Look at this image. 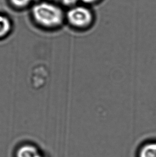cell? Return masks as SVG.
Returning <instances> with one entry per match:
<instances>
[{
  "label": "cell",
  "mask_w": 156,
  "mask_h": 157,
  "mask_svg": "<svg viewBox=\"0 0 156 157\" xmlns=\"http://www.w3.org/2000/svg\"><path fill=\"white\" fill-rule=\"evenodd\" d=\"M139 157H156V142L144 145L140 150Z\"/></svg>",
  "instance_id": "obj_5"
},
{
  "label": "cell",
  "mask_w": 156,
  "mask_h": 157,
  "mask_svg": "<svg viewBox=\"0 0 156 157\" xmlns=\"http://www.w3.org/2000/svg\"><path fill=\"white\" fill-rule=\"evenodd\" d=\"M32 16L38 25L48 30L60 28L66 20V14L61 8L54 4L42 2L32 9Z\"/></svg>",
  "instance_id": "obj_1"
},
{
  "label": "cell",
  "mask_w": 156,
  "mask_h": 157,
  "mask_svg": "<svg viewBox=\"0 0 156 157\" xmlns=\"http://www.w3.org/2000/svg\"><path fill=\"white\" fill-rule=\"evenodd\" d=\"M101 0H80V2H82L83 4L88 6L91 4H95L100 2Z\"/></svg>",
  "instance_id": "obj_8"
},
{
  "label": "cell",
  "mask_w": 156,
  "mask_h": 157,
  "mask_svg": "<svg viewBox=\"0 0 156 157\" xmlns=\"http://www.w3.org/2000/svg\"><path fill=\"white\" fill-rule=\"evenodd\" d=\"M13 25L8 17L0 15V40L5 39L10 34Z\"/></svg>",
  "instance_id": "obj_3"
},
{
  "label": "cell",
  "mask_w": 156,
  "mask_h": 157,
  "mask_svg": "<svg viewBox=\"0 0 156 157\" xmlns=\"http://www.w3.org/2000/svg\"><path fill=\"white\" fill-rule=\"evenodd\" d=\"M66 21L74 29L85 31L93 26L95 16L93 11L86 5H77L68 11Z\"/></svg>",
  "instance_id": "obj_2"
},
{
  "label": "cell",
  "mask_w": 156,
  "mask_h": 157,
  "mask_svg": "<svg viewBox=\"0 0 156 157\" xmlns=\"http://www.w3.org/2000/svg\"><path fill=\"white\" fill-rule=\"evenodd\" d=\"M17 157H42L34 147L25 145L20 147L17 153Z\"/></svg>",
  "instance_id": "obj_4"
},
{
  "label": "cell",
  "mask_w": 156,
  "mask_h": 157,
  "mask_svg": "<svg viewBox=\"0 0 156 157\" xmlns=\"http://www.w3.org/2000/svg\"><path fill=\"white\" fill-rule=\"evenodd\" d=\"M61 2L64 6L70 7V8L78 5L80 0H61Z\"/></svg>",
  "instance_id": "obj_7"
},
{
  "label": "cell",
  "mask_w": 156,
  "mask_h": 157,
  "mask_svg": "<svg viewBox=\"0 0 156 157\" xmlns=\"http://www.w3.org/2000/svg\"><path fill=\"white\" fill-rule=\"evenodd\" d=\"M11 2L15 6L23 8L27 6L31 0H10Z\"/></svg>",
  "instance_id": "obj_6"
}]
</instances>
